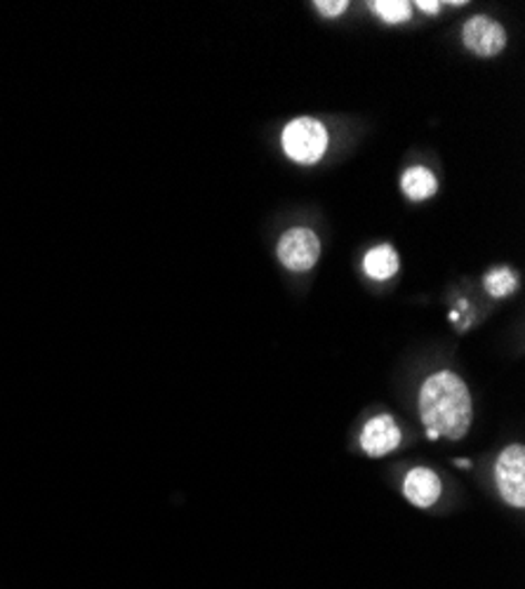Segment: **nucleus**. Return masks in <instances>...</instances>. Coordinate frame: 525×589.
<instances>
[{
    "instance_id": "nucleus-4",
    "label": "nucleus",
    "mask_w": 525,
    "mask_h": 589,
    "mask_svg": "<svg viewBox=\"0 0 525 589\" xmlns=\"http://www.w3.org/2000/svg\"><path fill=\"white\" fill-rule=\"evenodd\" d=\"M276 255L288 272H309L320 257V240L311 229L295 227L280 236Z\"/></svg>"
},
{
    "instance_id": "nucleus-11",
    "label": "nucleus",
    "mask_w": 525,
    "mask_h": 589,
    "mask_svg": "<svg viewBox=\"0 0 525 589\" xmlns=\"http://www.w3.org/2000/svg\"><path fill=\"white\" fill-rule=\"evenodd\" d=\"M483 286H486L491 297L502 300V297H509L512 293H516L518 278L509 267H499V269H493L483 276Z\"/></svg>"
},
{
    "instance_id": "nucleus-2",
    "label": "nucleus",
    "mask_w": 525,
    "mask_h": 589,
    "mask_svg": "<svg viewBox=\"0 0 525 589\" xmlns=\"http://www.w3.org/2000/svg\"><path fill=\"white\" fill-rule=\"evenodd\" d=\"M280 145L286 156L295 160V164L314 166L323 156H326L328 145H330V135L320 120L301 116V118L290 120V124L283 128Z\"/></svg>"
},
{
    "instance_id": "nucleus-10",
    "label": "nucleus",
    "mask_w": 525,
    "mask_h": 589,
    "mask_svg": "<svg viewBox=\"0 0 525 589\" xmlns=\"http://www.w3.org/2000/svg\"><path fill=\"white\" fill-rule=\"evenodd\" d=\"M370 10L385 24H403L413 17V6L408 3V0H373Z\"/></svg>"
},
{
    "instance_id": "nucleus-5",
    "label": "nucleus",
    "mask_w": 525,
    "mask_h": 589,
    "mask_svg": "<svg viewBox=\"0 0 525 589\" xmlns=\"http://www.w3.org/2000/svg\"><path fill=\"white\" fill-rule=\"evenodd\" d=\"M462 43L476 57H497L507 46V31L493 17L476 14L464 24Z\"/></svg>"
},
{
    "instance_id": "nucleus-13",
    "label": "nucleus",
    "mask_w": 525,
    "mask_h": 589,
    "mask_svg": "<svg viewBox=\"0 0 525 589\" xmlns=\"http://www.w3.org/2000/svg\"><path fill=\"white\" fill-rule=\"evenodd\" d=\"M415 8H419L422 12H427V14H438L440 3H438V0H417Z\"/></svg>"
},
{
    "instance_id": "nucleus-9",
    "label": "nucleus",
    "mask_w": 525,
    "mask_h": 589,
    "mask_svg": "<svg viewBox=\"0 0 525 589\" xmlns=\"http://www.w3.org/2000/svg\"><path fill=\"white\" fill-rule=\"evenodd\" d=\"M400 189L410 200H427L438 192V179L429 168L410 166L400 177Z\"/></svg>"
},
{
    "instance_id": "nucleus-12",
    "label": "nucleus",
    "mask_w": 525,
    "mask_h": 589,
    "mask_svg": "<svg viewBox=\"0 0 525 589\" xmlns=\"http://www.w3.org/2000/svg\"><path fill=\"white\" fill-rule=\"evenodd\" d=\"M314 8H316L323 17L335 19V17H339V14H345V12H347L349 3H347V0H316Z\"/></svg>"
},
{
    "instance_id": "nucleus-7",
    "label": "nucleus",
    "mask_w": 525,
    "mask_h": 589,
    "mask_svg": "<svg viewBox=\"0 0 525 589\" xmlns=\"http://www.w3.org/2000/svg\"><path fill=\"white\" fill-rule=\"evenodd\" d=\"M440 493V479L429 467H415V470L408 472L406 483H403V495L408 498L410 504L419 507V510H427V507L436 504Z\"/></svg>"
},
{
    "instance_id": "nucleus-6",
    "label": "nucleus",
    "mask_w": 525,
    "mask_h": 589,
    "mask_svg": "<svg viewBox=\"0 0 525 589\" xmlns=\"http://www.w3.org/2000/svg\"><path fill=\"white\" fill-rule=\"evenodd\" d=\"M403 443V432L392 415H377L360 432V449L370 458H385Z\"/></svg>"
},
{
    "instance_id": "nucleus-1",
    "label": "nucleus",
    "mask_w": 525,
    "mask_h": 589,
    "mask_svg": "<svg viewBox=\"0 0 525 589\" xmlns=\"http://www.w3.org/2000/svg\"><path fill=\"white\" fill-rule=\"evenodd\" d=\"M419 415L429 439L459 441L469 432L474 403L469 387L453 371H438L419 390Z\"/></svg>"
},
{
    "instance_id": "nucleus-8",
    "label": "nucleus",
    "mask_w": 525,
    "mask_h": 589,
    "mask_svg": "<svg viewBox=\"0 0 525 589\" xmlns=\"http://www.w3.org/2000/svg\"><path fill=\"white\" fill-rule=\"evenodd\" d=\"M400 269V257L394 246L389 243H382V246L373 248L363 257V272L373 281H389L398 274Z\"/></svg>"
},
{
    "instance_id": "nucleus-3",
    "label": "nucleus",
    "mask_w": 525,
    "mask_h": 589,
    "mask_svg": "<svg viewBox=\"0 0 525 589\" xmlns=\"http://www.w3.org/2000/svg\"><path fill=\"white\" fill-rule=\"evenodd\" d=\"M495 483L504 502L523 510L525 507V449L521 443L504 449L495 462Z\"/></svg>"
}]
</instances>
